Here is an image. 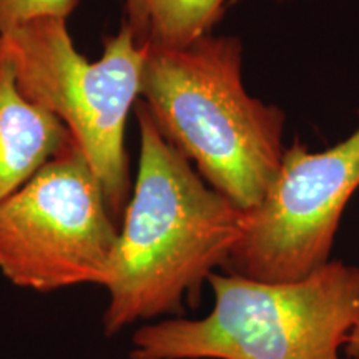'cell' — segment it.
Instances as JSON below:
<instances>
[{"instance_id": "cell-4", "label": "cell", "mask_w": 359, "mask_h": 359, "mask_svg": "<svg viewBox=\"0 0 359 359\" xmlns=\"http://www.w3.org/2000/svg\"><path fill=\"white\" fill-rule=\"evenodd\" d=\"M25 100L57 116L100 180L110 215L122 224L132 196L125 128L140 98L147 47L127 25L103 39L97 62L80 55L65 19L42 17L0 37Z\"/></svg>"}, {"instance_id": "cell-10", "label": "cell", "mask_w": 359, "mask_h": 359, "mask_svg": "<svg viewBox=\"0 0 359 359\" xmlns=\"http://www.w3.org/2000/svg\"><path fill=\"white\" fill-rule=\"evenodd\" d=\"M344 351L349 358L359 359V323L353 327V331L348 336L346 346H344Z\"/></svg>"}, {"instance_id": "cell-11", "label": "cell", "mask_w": 359, "mask_h": 359, "mask_svg": "<svg viewBox=\"0 0 359 359\" xmlns=\"http://www.w3.org/2000/svg\"><path fill=\"white\" fill-rule=\"evenodd\" d=\"M275 2H288V0H275Z\"/></svg>"}, {"instance_id": "cell-5", "label": "cell", "mask_w": 359, "mask_h": 359, "mask_svg": "<svg viewBox=\"0 0 359 359\" xmlns=\"http://www.w3.org/2000/svg\"><path fill=\"white\" fill-rule=\"evenodd\" d=\"M120 224L103 187L72 138L0 203V273L19 288L105 286Z\"/></svg>"}, {"instance_id": "cell-1", "label": "cell", "mask_w": 359, "mask_h": 359, "mask_svg": "<svg viewBox=\"0 0 359 359\" xmlns=\"http://www.w3.org/2000/svg\"><path fill=\"white\" fill-rule=\"evenodd\" d=\"M140 160L105 288L103 330L182 316L243 236L248 212L213 190L165 140L138 98Z\"/></svg>"}, {"instance_id": "cell-9", "label": "cell", "mask_w": 359, "mask_h": 359, "mask_svg": "<svg viewBox=\"0 0 359 359\" xmlns=\"http://www.w3.org/2000/svg\"><path fill=\"white\" fill-rule=\"evenodd\" d=\"M80 0H0V37L42 17L69 19Z\"/></svg>"}, {"instance_id": "cell-2", "label": "cell", "mask_w": 359, "mask_h": 359, "mask_svg": "<svg viewBox=\"0 0 359 359\" xmlns=\"http://www.w3.org/2000/svg\"><path fill=\"white\" fill-rule=\"evenodd\" d=\"M243 55L236 35L208 34L183 48L147 47L140 102L213 190L251 212L280 170L286 116L250 95Z\"/></svg>"}, {"instance_id": "cell-6", "label": "cell", "mask_w": 359, "mask_h": 359, "mask_svg": "<svg viewBox=\"0 0 359 359\" xmlns=\"http://www.w3.org/2000/svg\"><path fill=\"white\" fill-rule=\"evenodd\" d=\"M359 188V125L321 151L286 147L262 203L248 212L223 271L264 283L303 280L331 262L341 217Z\"/></svg>"}, {"instance_id": "cell-7", "label": "cell", "mask_w": 359, "mask_h": 359, "mask_svg": "<svg viewBox=\"0 0 359 359\" xmlns=\"http://www.w3.org/2000/svg\"><path fill=\"white\" fill-rule=\"evenodd\" d=\"M70 138L57 116L25 100L0 45V203L52 160Z\"/></svg>"}, {"instance_id": "cell-8", "label": "cell", "mask_w": 359, "mask_h": 359, "mask_svg": "<svg viewBox=\"0 0 359 359\" xmlns=\"http://www.w3.org/2000/svg\"><path fill=\"white\" fill-rule=\"evenodd\" d=\"M233 0H123V25L140 47L183 48L213 34Z\"/></svg>"}, {"instance_id": "cell-3", "label": "cell", "mask_w": 359, "mask_h": 359, "mask_svg": "<svg viewBox=\"0 0 359 359\" xmlns=\"http://www.w3.org/2000/svg\"><path fill=\"white\" fill-rule=\"evenodd\" d=\"M208 285L212 311L142 326L130 359H341L359 323V266L339 259L298 281L215 271Z\"/></svg>"}]
</instances>
